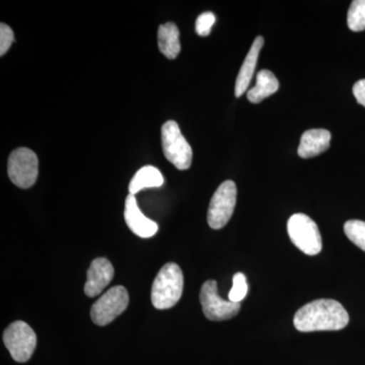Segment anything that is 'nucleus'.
<instances>
[{"mask_svg": "<svg viewBox=\"0 0 365 365\" xmlns=\"http://www.w3.org/2000/svg\"><path fill=\"white\" fill-rule=\"evenodd\" d=\"M349 323L344 307L334 299H317L300 307L294 314V324L299 332L339 331Z\"/></svg>", "mask_w": 365, "mask_h": 365, "instance_id": "obj_1", "label": "nucleus"}, {"mask_svg": "<svg viewBox=\"0 0 365 365\" xmlns=\"http://www.w3.org/2000/svg\"><path fill=\"white\" fill-rule=\"evenodd\" d=\"M184 289V275L176 263H168L158 273L151 289V302L158 309L176 306Z\"/></svg>", "mask_w": 365, "mask_h": 365, "instance_id": "obj_2", "label": "nucleus"}, {"mask_svg": "<svg viewBox=\"0 0 365 365\" xmlns=\"http://www.w3.org/2000/svg\"><path fill=\"white\" fill-rule=\"evenodd\" d=\"M162 145L165 158L178 170H188L191 167L193 150L176 121L170 120L163 125Z\"/></svg>", "mask_w": 365, "mask_h": 365, "instance_id": "obj_3", "label": "nucleus"}, {"mask_svg": "<svg viewBox=\"0 0 365 365\" xmlns=\"http://www.w3.org/2000/svg\"><path fill=\"white\" fill-rule=\"evenodd\" d=\"M287 232L295 247L302 253L314 256L323 248L317 223L304 213H295L288 220Z\"/></svg>", "mask_w": 365, "mask_h": 365, "instance_id": "obj_4", "label": "nucleus"}, {"mask_svg": "<svg viewBox=\"0 0 365 365\" xmlns=\"http://www.w3.org/2000/svg\"><path fill=\"white\" fill-rule=\"evenodd\" d=\"M7 174L16 186L29 189L37 181L39 160L37 155L29 148H16L7 162Z\"/></svg>", "mask_w": 365, "mask_h": 365, "instance_id": "obj_5", "label": "nucleus"}, {"mask_svg": "<svg viewBox=\"0 0 365 365\" xmlns=\"http://www.w3.org/2000/svg\"><path fill=\"white\" fill-rule=\"evenodd\" d=\"M4 342L13 359L23 364L32 357L37 345V336L25 322L16 321L4 331Z\"/></svg>", "mask_w": 365, "mask_h": 365, "instance_id": "obj_6", "label": "nucleus"}, {"mask_svg": "<svg viewBox=\"0 0 365 365\" xmlns=\"http://www.w3.org/2000/svg\"><path fill=\"white\" fill-rule=\"evenodd\" d=\"M237 186L235 182H223L211 198L207 212L209 227L213 230L225 227L234 215L237 204Z\"/></svg>", "mask_w": 365, "mask_h": 365, "instance_id": "obj_7", "label": "nucleus"}, {"mask_svg": "<svg viewBox=\"0 0 365 365\" xmlns=\"http://www.w3.org/2000/svg\"><path fill=\"white\" fill-rule=\"evenodd\" d=\"M128 304L129 294L126 288L124 287H112L91 307V319L96 325H108L124 311H126Z\"/></svg>", "mask_w": 365, "mask_h": 365, "instance_id": "obj_8", "label": "nucleus"}, {"mask_svg": "<svg viewBox=\"0 0 365 365\" xmlns=\"http://www.w3.org/2000/svg\"><path fill=\"white\" fill-rule=\"evenodd\" d=\"M200 302L204 314L210 321H225L234 318L241 309V304L225 300L220 297L215 280L204 282L201 287Z\"/></svg>", "mask_w": 365, "mask_h": 365, "instance_id": "obj_9", "label": "nucleus"}, {"mask_svg": "<svg viewBox=\"0 0 365 365\" xmlns=\"http://www.w3.org/2000/svg\"><path fill=\"white\" fill-rule=\"evenodd\" d=\"M124 218L131 232L139 237L148 239L157 234L158 223L146 217L137 204L135 195L129 194L125 201Z\"/></svg>", "mask_w": 365, "mask_h": 365, "instance_id": "obj_10", "label": "nucleus"}, {"mask_svg": "<svg viewBox=\"0 0 365 365\" xmlns=\"http://www.w3.org/2000/svg\"><path fill=\"white\" fill-rule=\"evenodd\" d=\"M114 267L111 262L105 258H97L91 262L88 270L85 294L88 297H96L102 294L114 277Z\"/></svg>", "mask_w": 365, "mask_h": 365, "instance_id": "obj_11", "label": "nucleus"}, {"mask_svg": "<svg viewBox=\"0 0 365 365\" xmlns=\"http://www.w3.org/2000/svg\"><path fill=\"white\" fill-rule=\"evenodd\" d=\"M263 46V37L258 36L252 44L251 49L247 54L244 63H242L239 74H237L235 86V97H242L248 91L250 83H251L252 78H253L255 73V69H256L257 62H258L259 54H260Z\"/></svg>", "mask_w": 365, "mask_h": 365, "instance_id": "obj_12", "label": "nucleus"}, {"mask_svg": "<svg viewBox=\"0 0 365 365\" xmlns=\"http://www.w3.org/2000/svg\"><path fill=\"white\" fill-rule=\"evenodd\" d=\"M330 132L326 129H311L302 134L299 146V155L302 158L317 157L330 148Z\"/></svg>", "mask_w": 365, "mask_h": 365, "instance_id": "obj_13", "label": "nucleus"}, {"mask_svg": "<svg viewBox=\"0 0 365 365\" xmlns=\"http://www.w3.org/2000/svg\"><path fill=\"white\" fill-rule=\"evenodd\" d=\"M158 42L160 51L168 59H176L181 52L180 31L176 24L167 23L160 25L158 31Z\"/></svg>", "mask_w": 365, "mask_h": 365, "instance_id": "obj_14", "label": "nucleus"}, {"mask_svg": "<svg viewBox=\"0 0 365 365\" xmlns=\"http://www.w3.org/2000/svg\"><path fill=\"white\" fill-rule=\"evenodd\" d=\"M279 88V81L273 72L263 69L257 74L256 85L247 93V98L253 104H259L266 98L270 97Z\"/></svg>", "mask_w": 365, "mask_h": 365, "instance_id": "obj_15", "label": "nucleus"}, {"mask_svg": "<svg viewBox=\"0 0 365 365\" xmlns=\"http://www.w3.org/2000/svg\"><path fill=\"white\" fill-rule=\"evenodd\" d=\"M163 177L162 173L153 167V165H145L141 168L138 172L132 178L130 184H129V194L135 195L139 191L145 188H158L163 186Z\"/></svg>", "mask_w": 365, "mask_h": 365, "instance_id": "obj_16", "label": "nucleus"}, {"mask_svg": "<svg viewBox=\"0 0 365 365\" xmlns=\"http://www.w3.org/2000/svg\"><path fill=\"white\" fill-rule=\"evenodd\" d=\"M347 24L353 32L365 30V0H354L347 14Z\"/></svg>", "mask_w": 365, "mask_h": 365, "instance_id": "obj_17", "label": "nucleus"}, {"mask_svg": "<svg viewBox=\"0 0 365 365\" xmlns=\"http://www.w3.org/2000/svg\"><path fill=\"white\" fill-rule=\"evenodd\" d=\"M344 232L353 244L365 252V222L348 220L344 225Z\"/></svg>", "mask_w": 365, "mask_h": 365, "instance_id": "obj_18", "label": "nucleus"}, {"mask_svg": "<svg viewBox=\"0 0 365 365\" xmlns=\"http://www.w3.org/2000/svg\"><path fill=\"white\" fill-rule=\"evenodd\" d=\"M248 294V284L246 276L242 273H237L232 279V287L228 294V300L237 304H241L242 299Z\"/></svg>", "mask_w": 365, "mask_h": 365, "instance_id": "obj_19", "label": "nucleus"}, {"mask_svg": "<svg viewBox=\"0 0 365 365\" xmlns=\"http://www.w3.org/2000/svg\"><path fill=\"white\" fill-rule=\"evenodd\" d=\"M216 18L211 11L201 14L196 20V33L201 37H207L211 33V29L215 25Z\"/></svg>", "mask_w": 365, "mask_h": 365, "instance_id": "obj_20", "label": "nucleus"}, {"mask_svg": "<svg viewBox=\"0 0 365 365\" xmlns=\"http://www.w3.org/2000/svg\"><path fill=\"white\" fill-rule=\"evenodd\" d=\"M14 42V35L11 26L1 23L0 25V56H4L9 51Z\"/></svg>", "mask_w": 365, "mask_h": 365, "instance_id": "obj_21", "label": "nucleus"}, {"mask_svg": "<svg viewBox=\"0 0 365 365\" xmlns=\"http://www.w3.org/2000/svg\"><path fill=\"white\" fill-rule=\"evenodd\" d=\"M353 95L356 98L359 104L365 107V79L357 81L353 86Z\"/></svg>", "mask_w": 365, "mask_h": 365, "instance_id": "obj_22", "label": "nucleus"}]
</instances>
